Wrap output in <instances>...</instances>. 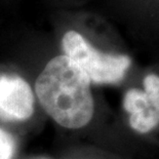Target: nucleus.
<instances>
[{
  "instance_id": "nucleus-3",
  "label": "nucleus",
  "mask_w": 159,
  "mask_h": 159,
  "mask_svg": "<svg viewBox=\"0 0 159 159\" xmlns=\"http://www.w3.org/2000/svg\"><path fill=\"white\" fill-rule=\"evenodd\" d=\"M34 97L29 84L16 75H0V118L22 121L31 116Z\"/></svg>"
},
{
  "instance_id": "nucleus-6",
  "label": "nucleus",
  "mask_w": 159,
  "mask_h": 159,
  "mask_svg": "<svg viewBox=\"0 0 159 159\" xmlns=\"http://www.w3.org/2000/svg\"><path fill=\"white\" fill-rule=\"evenodd\" d=\"M15 150V140L11 134L0 128V159H11Z\"/></svg>"
},
{
  "instance_id": "nucleus-2",
  "label": "nucleus",
  "mask_w": 159,
  "mask_h": 159,
  "mask_svg": "<svg viewBox=\"0 0 159 159\" xmlns=\"http://www.w3.org/2000/svg\"><path fill=\"white\" fill-rule=\"evenodd\" d=\"M62 46L65 56L86 74L90 82L118 83L124 78L131 64L127 56L111 55L96 49L76 31H69L64 35Z\"/></svg>"
},
{
  "instance_id": "nucleus-1",
  "label": "nucleus",
  "mask_w": 159,
  "mask_h": 159,
  "mask_svg": "<svg viewBox=\"0 0 159 159\" xmlns=\"http://www.w3.org/2000/svg\"><path fill=\"white\" fill-rule=\"evenodd\" d=\"M35 89L43 109L62 126L80 128L93 118L90 80L65 55L47 63L36 80Z\"/></svg>"
},
{
  "instance_id": "nucleus-5",
  "label": "nucleus",
  "mask_w": 159,
  "mask_h": 159,
  "mask_svg": "<svg viewBox=\"0 0 159 159\" xmlns=\"http://www.w3.org/2000/svg\"><path fill=\"white\" fill-rule=\"evenodd\" d=\"M143 86L151 106L159 114V75L148 74L143 80Z\"/></svg>"
},
{
  "instance_id": "nucleus-4",
  "label": "nucleus",
  "mask_w": 159,
  "mask_h": 159,
  "mask_svg": "<svg viewBox=\"0 0 159 159\" xmlns=\"http://www.w3.org/2000/svg\"><path fill=\"white\" fill-rule=\"evenodd\" d=\"M123 108L129 115L130 127L139 134L151 133L159 125V114L151 106L143 89H130L123 98Z\"/></svg>"
}]
</instances>
